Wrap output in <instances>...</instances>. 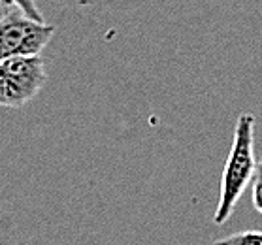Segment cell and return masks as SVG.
Returning a JSON list of instances; mask_svg holds the SVG:
<instances>
[{
    "mask_svg": "<svg viewBox=\"0 0 262 245\" xmlns=\"http://www.w3.org/2000/svg\"><path fill=\"white\" fill-rule=\"evenodd\" d=\"M255 121L253 114H239L234 128L232 145L221 173V194L215 209L213 225L223 227L232 217L236 204L249 187L256 170L255 161Z\"/></svg>",
    "mask_w": 262,
    "mask_h": 245,
    "instance_id": "6da1fadb",
    "label": "cell"
},
{
    "mask_svg": "<svg viewBox=\"0 0 262 245\" xmlns=\"http://www.w3.org/2000/svg\"><path fill=\"white\" fill-rule=\"evenodd\" d=\"M48 83L46 62L40 55L13 57L0 62V108H23Z\"/></svg>",
    "mask_w": 262,
    "mask_h": 245,
    "instance_id": "7a4b0ae2",
    "label": "cell"
},
{
    "mask_svg": "<svg viewBox=\"0 0 262 245\" xmlns=\"http://www.w3.org/2000/svg\"><path fill=\"white\" fill-rule=\"evenodd\" d=\"M55 34V27L32 21L17 8L0 17V62L13 57L40 55Z\"/></svg>",
    "mask_w": 262,
    "mask_h": 245,
    "instance_id": "3957f363",
    "label": "cell"
},
{
    "mask_svg": "<svg viewBox=\"0 0 262 245\" xmlns=\"http://www.w3.org/2000/svg\"><path fill=\"white\" fill-rule=\"evenodd\" d=\"M213 245H262V230L234 232L227 238L215 239Z\"/></svg>",
    "mask_w": 262,
    "mask_h": 245,
    "instance_id": "277c9868",
    "label": "cell"
},
{
    "mask_svg": "<svg viewBox=\"0 0 262 245\" xmlns=\"http://www.w3.org/2000/svg\"><path fill=\"white\" fill-rule=\"evenodd\" d=\"M10 2H12V6H15L17 10H21V12H23L29 19H32V21H40V23H46V21H43L42 12H40V8L36 6V0H10Z\"/></svg>",
    "mask_w": 262,
    "mask_h": 245,
    "instance_id": "5b68a950",
    "label": "cell"
},
{
    "mask_svg": "<svg viewBox=\"0 0 262 245\" xmlns=\"http://www.w3.org/2000/svg\"><path fill=\"white\" fill-rule=\"evenodd\" d=\"M253 206L262 215V161L256 162V170L253 175Z\"/></svg>",
    "mask_w": 262,
    "mask_h": 245,
    "instance_id": "8992f818",
    "label": "cell"
},
{
    "mask_svg": "<svg viewBox=\"0 0 262 245\" xmlns=\"http://www.w3.org/2000/svg\"><path fill=\"white\" fill-rule=\"evenodd\" d=\"M0 6H6V8H10V6H12V2H10V0H0Z\"/></svg>",
    "mask_w": 262,
    "mask_h": 245,
    "instance_id": "52a82bcc",
    "label": "cell"
},
{
    "mask_svg": "<svg viewBox=\"0 0 262 245\" xmlns=\"http://www.w3.org/2000/svg\"><path fill=\"white\" fill-rule=\"evenodd\" d=\"M91 2H93V0H79V4H81V6H89Z\"/></svg>",
    "mask_w": 262,
    "mask_h": 245,
    "instance_id": "ba28073f",
    "label": "cell"
}]
</instances>
